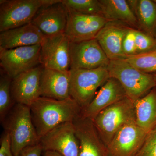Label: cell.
<instances>
[{"label": "cell", "mask_w": 156, "mask_h": 156, "mask_svg": "<svg viewBox=\"0 0 156 156\" xmlns=\"http://www.w3.org/2000/svg\"><path fill=\"white\" fill-rule=\"evenodd\" d=\"M30 108L39 140L59 125L73 122L82 111L72 98L57 100L40 97Z\"/></svg>", "instance_id": "cell-1"}, {"label": "cell", "mask_w": 156, "mask_h": 156, "mask_svg": "<svg viewBox=\"0 0 156 156\" xmlns=\"http://www.w3.org/2000/svg\"><path fill=\"white\" fill-rule=\"evenodd\" d=\"M10 137L11 151L17 156L24 148L39 143L30 107L15 103L2 122Z\"/></svg>", "instance_id": "cell-2"}, {"label": "cell", "mask_w": 156, "mask_h": 156, "mask_svg": "<svg viewBox=\"0 0 156 156\" xmlns=\"http://www.w3.org/2000/svg\"><path fill=\"white\" fill-rule=\"evenodd\" d=\"M107 67L110 77L120 82L127 97L134 103L155 87L152 74L138 70L124 59L110 60Z\"/></svg>", "instance_id": "cell-3"}, {"label": "cell", "mask_w": 156, "mask_h": 156, "mask_svg": "<svg viewBox=\"0 0 156 156\" xmlns=\"http://www.w3.org/2000/svg\"><path fill=\"white\" fill-rule=\"evenodd\" d=\"M93 121L107 147L121 128L136 123L134 103L128 97L125 98L101 112Z\"/></svg>", "instance_id": "cell-4"}, {"label": "cell", "mask_w": 156, "mask_h": 156, "mask_svg": "<svg viewBox=\"0 0 156 156\" xmlns=\"http://www.w3.org/2000/svg\"><path fill=\"white\" fill-rule=\"evenodd\" d=\"M69 71L70 95L82 110L91 103L97 89L110 78L107 67Z\"/></svg>", "instance_id": "cell-5"}, {"label": "cell", "mask_w": 156, "mask_h": 156, "mask_svg": "<svg viewBox=\"0 0 156 156\" xmlns=\"http://www.w3.org/2000/svg\"><path fill=\"white\" fill-rule=\"evenodd\" d=\"M61 0H1L0 32L31 22L40 9Z\"/></svg>", "instance_id": "cell-6"}, {"label": "cell", "mask_w": 156, "mask_h": 156, "mask_svg": "<svg viewBox=\"0 0 156 156\" xmlns=\"http://www.w3.org/2000/svg\"><path fill=\"white\" fill-rule=\"evenodd\" d=\"M41 44L11 49L0 48L2 69L12 79L41 65Z\"/></svg>", "instance_id": "cell-7"}, {"label": "cell", "mask_w": 156, "mask_h": 156, "mask_svg": "<svg viewBox=\"0 0 156 156\" xmlns=\"http://www.w3.org/2000/svg\"><path fill=\"white\" fill-rule=\"evenodd\" d=\"M70 43L64 33L45 37L41 44V63L43 67L60 71H69Z\"/></svg>", "instance_id": "cell-8"}, {"label": "cell", "mask_w": 156, "mask_h": 156, "mask_svg": "<svg viewBox=\"0 0 156 156\" xmlns=\"http://www.w3.org/2000/svg\"><path fill=\"white\" fill-rule=\"evenodd\" d=\"M71 69H91L107 67L110 60L96 39L70 43Z\"/></svg>", "instance_id": "cell-9"}, {"label": "cell", "mask_w": 156, "mask_h": 156, "mask_svg": "<svg viewBox=\"0 0 156 156\" xmlns=\"http://www.w3.org/2000/svg\"><path fill=\"white\" fill-rule=\"evenodd\" d=\"M108 21L101 15L81 14L69 11L64 34L71 43L95 39Z\"/></svg>", "instance_id": "cell-10"}, {"label": "cell", "mask_w": 156, "mask_h": 156, "mask_svg": "<svg viewBox=\"0 0 156 156\" xmlns=\"http://www.w3.org/2000/svg\"><path fill=\"white\" fill-rule=\"evenodd\" d=\"M43 151L56 152L62 156H79V143L73 122L63 123L40 139Z\"/></svg>", "instance_id": "cell-11"}, {"label": "cell", "mask_w": 156, "mask_h": 156, "mask_svg": "<svg viewBox=\"0 0 156 156\" xmlns=\"http://www.w3.org/2000/svg\"><path fill=\"white\" fill-rule=\"evenodd\" d=\"M73 124L79 143V156H109L93 120L81 114Z\"/></svg>", "instance_id": "cell-12"}, {"label": "cell", "mask_w": 156, "mask_h": 156, "mask_svg": "<svg viewBox=\"0 0 156 156\" xmlns=\"http://www.w3.org/2000/svg\"><path fill=\"white\" fill-rule=\"evenodd\" d=\"M147 134L136 123L124 126L107 146L109 156H135Z\"/></svg>", "instance_id": "cell-13"}, {"label": "cell", "mask_w": 156, "mask_h": 156, "mask_svg": "<svg viewBox=\"0 0 156 156\" xmlns=\"http://www.w3.org/2000/svg\"><path fill=\"white\" fill-rule=\"evenodd\" d=\"M41 65L20 74L12 79L11 93L15 103L30 107L40 97V79Z\"/></svg>", "instance_id": "cell-14"}, {"label": "cell", "mask_w": 156, "mask_h": 156, "mask_svg": "<svg viewBox=\"0 0 156 156\" xmlns=\"http://www.w3.org/2000/svg\"><path fill=\"white\" fill-rule=\"evenodd\" d=\"M69 11L62 3L42 7L31 23L41 30L45 37L64 34L67 24Z\"/></svg>", "instance_id": "cell-15"}, {"label": "cell", "mask_w": 156, "mask_h": 156, "mask_svg": "<svg viewBox=\"0 0 156 156\" xmlns=\"http://www.w3.org/2000/svg\"><path fill=\"white\" fill-rule=\"evenodd\" d=\"M131 28L119 21H108L98 34L95 39L109 60L125 58L123 41Z\"/></svg>", "instance_id": "cell-16"}, {"label": "cell", "mask_w": 156, "mask_h": 156, "mask_svg": "<svg viewBox=\"0 0 156 156\" xmlns=\"http://www.w3.org/2000/svg\"><path fill=\"white\" fill-rule=\"evenodd\" d=\"M127 97L120 82L115 78L110 77L91 103L82 110L81 114L84 117L93 120L104 109Z\"/></svg>", "instance_id": "cell-17"}, {"label": "cell", "mask_w": 156, "mask_h": 156, "mask_svg": "<svg viewBox=\"0 0 156 156\" xmlns=\"http://www.w3.org/2000/svg\"><path fill=\"white\" fill-rule=\"evenodd\" d=\"M41 97L57 100L70 98V71L43 68L40 79Z\"/></svg>", "instance_id": "cell-18"}, {"label": "cell", "mask_w": 156, "mask_h": 156, "mask_svg": "<svg viewBox=\"0 0 156 156\" xmlns=\"http://www.w3.org/2000/svg\"><path fill=\"white\" fill-rule=\"evenodd\" d=\"M44 36L31 23L0 32V48L11 49L41 44Z\"/></svg>", "instance_id": "cell-19"}, {"label": "cell", "mask_w": 156, "mask_h": 156, "mask_svg": "<svg viewBox=\"0 0 156 156\" xmlns=\"http://www.w3.org/2000/svg\"><path fill=\"white\" fill-rule=\"evenodd\" d=\"M128 5L137 20L138 30L156 38V2L155 0H129Z\"/></svg>", "instance_id": "cell-20"}, {"label": "cell", "mask_w": 156, "mask_h": 156, "mask_svg": "<svg viewBox=\"0 0 156 156\" xmlns=\"http://www.w3.org/2000/svg\"><path fill=\"white\" fill-rule=\"evenodd\" d=\"M134 105L136 124L148 133L156 127V87L136 101Z\"/></svg>", "instance_id": "cell-21"}, {"label": "cell", "mask_w": 156, "mask_h": 156, "mask_svg": "<svg viewBox=\"0 0 156 156\" xmlns=\"http://www.w3.org/2000/svg\"><path fill=\"white\" fill-rule=\"evenodd\" d=\"M102 14L108 21H119L138 30L137 20L126 0H99Z\"/></svg>", "instance_id": "cell-22"}, {"label": "cell", "mask_w": 156, "mask_h": 156, "mask_svg": "<svg viewBox=\"0 0 156 156\" xmlns=\"http://www.w3.org/2000/svg\"><path fill=\"white\" fill-rule=\"evenodd\" d=\"M132 66L142 72H156V48L145 53L126 56L124 58Z\"/></svg>", "instance_id": "cell-23"}, {"label": "cell", "mask_w": 156, "mask_h": 156, "mask_svg": "<svg viewBox=\"0 0 156 156\" xmlns=\"http://www.w3.org/2000/svg\"><path fill=\"white\" fill-rule=\"evenodd\" d=\"M12 79L1 69L0 75V119L4 120L15 103L12 99L11 84Z\"/></svg>", "instance_id": "cell-24"}, {"label": "cell", "mask_w": 156, "mask_h": 156, "mask_svg": "<svg viewBox=\"0 0 156 156\" xmlns=\"http://www.w3.org/2000/svg\"><path fill=\"white\" fill-rule=\"evenodd\" d=\"M69 11L84 14H102L99 0H62Z\"/></svg>", "instance_id": "cell-25"}, {"label": "cell", "mask_w": 156, "mask_h": 156, "mask_svg": "<svg viewBox=\"0 0 156 156\" xmlns=\"http://www.w3.org/2000/svg\"><path fill=\"white\" fill-rule=\"evenodd\" d=\"M136 54L145 53L156 48V40L141 31L135 30Z\"/></svg>", "instance_id": "cell-26"}, {"label": "cell", "mask_w": 156, "mask_h": 156, "mask_svg": "<svg viewBox=\"0 0 156 156\" xmlns=\"http://www.w3.org/2000/svg\"><path fill=\"white\" fill-rule=\"evenodd\" d=\"M135 156H156V127L147 133Z\"/></svg>", "instance_id": "cell-27"}, {"label": "cell", "mask_w": 156, "mask_h": 156, "mask_svg": "<svg viewBox=\"0 0 156 156\" xmlns=\"http://www.w3.org/2000/svg\"><path fill=\"white\" fill-rule=\"evenodd\" d=\"M135 30L133 28L130 29L123 40L122 50L126 57L136 54Z\"/></svg>", "instance_id": "cell-28"}, {"label": "cell", "mask_w": 156, "mask_h": 156, "mask_svg": "<svg viewBox=\"0 0 156 156\" xmlns=\"http://www.w3.org/2000/svg\"><path fill=\"white\" fill-rule=\"evenodd\" d=\"M0 156H14L11 151L10 137L5 132H4L1 138Z\"/></svg>", "instance_id": "cell-29"}, {"label": "cell", "mask_w": 156, "mask_h": 156, "mask_svg": "<svg viewBox=\"0 0 156 156\" xmlns=\"http://www.w3.org/2000/svg\"><path fill=\"white\" fill-rule=\"evenodd\" d=\"M43 151V147L39 142L35 145L24 148L17 156H41Z\"/></svg>", "instance_id": "cell-30"}, {"label": "cell", "mask_w": 156, "mask_h": 156, "mask_svg": "<svg viewBox=\"0 0 156 156\" xmlns=\"http://www.w3.org/2000/svg\"><path fill=\"white\" fill-rule=\"evenodd\" d=\"M44 152V156H62L58 153L53 151H48Z\"/></svg>", "instance_id": "cell-31"}, {"label": "cell", "mask_w": 156, "mask_h": 156, "mask_svg": "<svg viewBox=\"0 0 156 156\" xmlns=\"http://www.w3.org/2000/svg\"><path fill=\"white\" fill-rule=\"evenodd\" d=\"M152 74L154 76V80L155 83V87H156V72Z\"/></svg>", "instance_id": "cell-32"}, {"label": "cell", "mask_w": 156, "mask_h": 156, "mask_svg": "<svg viewBox=\"0 0 156 156\" xmlns=\"http://www.w3.org/2000/svg\"><path fill=\"white\" fill-rule=\"evenodd\" d=\"M155 2H156V0H155Z\"/></svg>", "instance_id": "cell-33"}]
</instances>
